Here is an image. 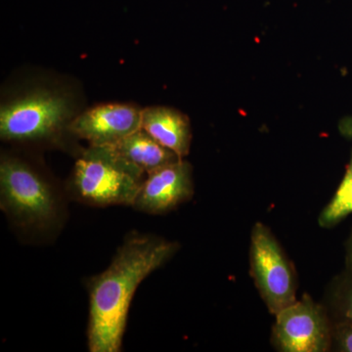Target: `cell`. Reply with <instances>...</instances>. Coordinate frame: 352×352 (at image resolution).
Masks as SVG:
<instances>
[{
  "mask_svg": "<svg viewBox=\"0 0 352 352\" xmlns=\"http://www.w3.org/2000/svg\"><path fill=\"white\" fill-rule=\"evenodd\" d=\"M177 249L175 242L133 233L124 241L107 270L92 277L88 285L90 352L120 351L134 293Z\"/></svg>",
  "mask_w": 352,
  "mask_h": 352,
  "instance_id": "6da1fadb",
  "label": "cell"
},
{
  "mask_svg": "<svg viewBox=\"0 0 352 352\" xmlns=\"http://www.w3.org/2000/svg\"><path fill=\"white\" fill-rule=\"evenodd\" d=\"M145 173L112 145H90L76 161L72 188L76 199L87 205L132 207Z\"/></svg>",
  "mask_w": 352,
  "mask_h": 352,
  "instance_id": "7a4b0ae2",
  "label": "cell"
},
{
  "mask_svg": "<svg viewBox=\"0 0 352 352\" xmlns=\"http://www.w3.org/2000/svg\"><path fill=\"white\" fill-rule=\"evenodd\" d=\"M0 195L2 210L28 230H46L59 219V201L52 187L29 164L15 157L2 159Z\"/></svg>",
  "mask_w": 352,
  "mask_h": 352,
  "instance_id": "3957f363",
  "label": "cell"
},
{
  "mask_svg": "<svg viewBox=\"0 0 352 352\" xmlns=\"http://www.w3.org/2000/svg\"><path fill=\"white\" fill-rule=\"evenodd\" d=\"M69 117L66 97L38 90L2 106L0 135L6 140H43L56 135Z\"/></svg>",
  "mask_w": 352,
  "mask_h": 352,
  "instance_id": "277c9868",
  "label": "cell"
},
{
  "mask_svg": "<svg viewBox=\"0 0 352 352\" xmlns=\"http://www.w3.org/2000/svg\"><path fill=\"white\" fill-rule=\"evenodd\" d=\"M251 272L270 314L277 315L296 302L293 266L270 229L254 224L251 238Z\"/></svg>",
  "mask_w": 352,
  "mask_h": 352,
  "instance_id": "5b68a950",
  "label": "cell"
},
{
  "mask_svg": "<svg viewBox=\"0 0 352 352\" xmlns=\"http://www.w3.org/2000/svg\"><path fill=\"white\" fill-rule=\"evenodd\" d=\"M273 342L280 351L324 352L333 332L325 310L305 295L275 315Z\"/></svg>",
  "mask_w": 352,
  "mask_h": 352,
  "instance_id": "8992f818",
  "label": "cell"
},
{
  "mask_svg": "<svg viewBox=\"0 0 352 352\" xmlns=\"http://www.w3.org/2000/svg\"><path fill=\"white\" fill-rule=\"evenodd\" d=\"M192 195L191 166L182 159L148 173L132 207L147 214H164Z\"/></svg>",
  "mask_w": 352,
  "mask_h": 352,
  "instance_id": "52a82bcc",
  "label": "cell"
},
{
  "mask_svg": "<svg viewBox=\"0 0 352 352\" xmlns=\"http://www.w3.org/2000/svg\"><path fill=\"white\" fill-rule=\"evenodd\" d=\"M142 111L129 105L97 106L78 116L69 131L90 145H113L141 129Z\"/></svg>",
  "mask_w": 352,
  "mask_h": 352,
  "instance_id": "ba28073f",
  "label": "cell"
},
{
  "mask_svg": "<svg viewBox=\"0 0 352 352\" xmlns=\"http://www.w3.org/2000/svg\"><path fill=\"white\" fill-rule=\"evenodd\" d=\"M141 129L164 147L185 157L189 153L191 131L184 115L166 107H151L142 111Z\"/></svg>",
  "mask_w": 352,
  "mask_h": 352,
  "instance_id": "9c48e42d",
  "label": "cell"
},
{
  "mask_svg": "<svg viewBox=\"0 0 352 352\" xmlns=\"http://www.w3.org/2000/svg\"><path fill=\"white\" fill-rule=\"evenodd\" d=\"M119 154L146 173L179 161L182 157L164 147L140 129L112 145Z\"/></svg>",
  "mask_w": 352,
  "mask_h": 352,
  "instance_id": "30bf717a",
  "label": "cell"
},
{
  "mask_svg": "<svg viewBox=\"0 0 352 352\" xmlns=\"http://www.w3.org/2000/svg\"><path fill=\"white\" fill-rule=\"evenodd\" d=\"M352 214V152L346 173L332 200L319 217L320 226L329 228Z\"/></svg>",
  "mask_w": 352,
  "mask_h": 352,
  "instance_id": "8fae6325",
  "label": "cell"
},
{
  "mask_svg": "<svg viewBox=\"0 0 352 352\" xmlns=\"http://www.w3.org/2000/svg\"><path fill=\"white\" fill-rule=\"evenodd\" d=\"M335 340L340 351L352 352V320H342L338 324Z\"/></svg>",
  "mask_w": 352,
  "mask_h": 352,
  "instance_id": "7c38bea8",
  "label": "cell"
},
{
  "mask_svg": "<svg viewBox=\"0 0 352 352\" xmlns=\"http://www.w3.org/2000/svg\"><path fill=\"white\" fill-rule=\"evenodd\" d=\"M340 309L342 320H352V279L344 285L340 295Z\"/></svg>",
  "mask_w": 352,
  "mask_h": 352,
  "instance_id": "4fadbf2b",
  "label": "cell"
},
{
  "mask_svg": "<svg viewBox=\"0 0 352 352\" xmlns=\"http://www.w3.org/2000/svg\"><path fill=\"white\" fill-rule=\"evenodd\" d=\"M340 131L342 135L352 138V117L346 118L340 122Z\"/></svg>",
  "mask_w": 352,
  "mask_h": 352,
  "instance_id": "5bb4252c",
  "label": "cell"
},
{
  "mask_svg": "<svg viewBox=\"0 0 352 352\" xmlns=\"http://www.w3.org/2000/svg\"><path fill=\"white\" fill-rule=\"evenodd\" d=\"M347 263L351 266L352 270V235L351 240H349V254H347Z\"/></svg>",
  "mask_w": 352,
  "mask_h": 352,
  "instance_id": "9a60e30c",
  "label": "cell"
}]
</instances>
